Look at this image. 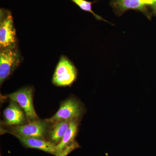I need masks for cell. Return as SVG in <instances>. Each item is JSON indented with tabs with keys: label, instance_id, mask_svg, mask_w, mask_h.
I'll return each mask as SVG.
<instances>
[{
	"label": "cell",
	"instance_id": "cell-1",
	"mask_svg": "<svg viewBox=\"0 0 156 156\" xmlns=\"http://www.w3.org/2000/svg\"><path fill=\"white\" fill-rule=\"evenodd\" d=\"M16 30L13 17L9 11H1L0 47L1 49L14 47L16 45Z\"/></svg>",
	"mask_w": 156,
	"mask_h": 156
},
{
	"label": "cell",
	"instance_id": "cell-9",
	"mask_svg": "<svg viewBox=\"0 0 156 156\" xmlns=\"http://www.w3.org/2000/svg\"><path fill=\"white\" fill-rule=\"evenodd\" d=\"M4 123L10 126H19L25 122V117L22 109L14 101H12L3 112Z\"/></svg>",
	"mask_w": 156,
	"mask_h": 156
},
{
	"label": "cell",
	"instance_id": "cell-15",
	"mask_svg": "<svg viewBox=\"0 0 156 156\" xmlns=\"http://www.w3.org/2000/svg\"><path fill=\"white\" fill-rule=\"evenodd\" d=\"M143 3L147 6H150L154 3L155 0H141Z\"/></svg>",
	"mask_w": 156,
	"mask_h": 156
},
{
	"label": "cell",
	"instance_id": "cell-3",
	"mask_svg": "<svg viewBox=\"0 0 156 156\" xmlns=\"http://www.w3.org/2000/svg\"><path fill=\"white\" fill-rule=\"evenodd\" d=\"M76 75V70L72 62L62 56L54 73L53 83L58 87L69 86L75 80Z\"/></svg>",
	"mask_w": 156,
	"mask_h": 156
},
{
	"label": "cell",
	"instance_id": "cell-13",
	"mask_svg": "<svg viewBox=\"0 0 156 156\" xmlns=\"http://www.w3.org/2000/svg\"><path fill=\"white\" fill-rule=\"evenodd\" d=\"M79 147V144L77 143L74 142L68 146L62 152L61 154L58 156H67L69 154Z\"/></svg>",
	"mask_w": 156,
	"mask_h": 156
},
{
	"label": "cell",
	"instance_id": "cell-8",
	"mask_svg": "<svg viewBox=\"0 0 156 156\" xmlns=\"http://www.w3.org/2000/svg\"><path fill=\"white\" fill-rule=\"evenodd\" d=\"M13 134L26 147L36 149L56 156H58L61 154L58 152L56 144L51 141H47L43 138L26 137L18 134Z\"/></svg>",
	"mask_w": 156,
	"mask_h": 156
},
{
	"label": "cell",
	"instance_id": "cell-5",
	"mask_svg": "<svg viewBox=\"0 0 156 156\" xmlns=\"http://www.w3.org/2000/svg\"><path fill=\"white\" fill-rule=\"evenodd\" d=\"M82 113V108L79 101L70 98L64 101L55 115L46 120L48 123H55L63 120L78 119Z\"/></svg>",
	"mask_w": 156,
	"mask_h": 156
},
{
	"label": "cell",
	"instance_id": "cell-10",
	"mask_svg": "<svg viewBox=\"0 0 156 156\" xmlns=\"http://www.w3.org/2000/svg\"><path fill=\"white\" fill-rule=\"evenodd\" d=\"M78 126V119H73L70 121L68 129L61 141L56 145L59 154H61L68 146L75 142V138L77 133Z\"/></svg>",
	"mask_w": 156,
	"mask_h": 156
},
{
	"label": "cell",
	"instance_id": "cell-11",
	"mask_svg": "<svg viewBox=\"0 0 156 156\" xmlns=\"http://www.w3.org/2000/svg\"><path fill=\"white\" fill-rule=\"evenodd\" d=\"M70 121L63 120L54 123V126L49 134L51 142L57 145L61 141L69 127Z\"/></svg>",
	"mask_w": 156,
	"mask_h": 156
},
{
	"label": "cell",
	"instance_id": "cell-14",
	"mask_svg": "<svg viewBox=\"0 0 156 156\" xmlns=\"http://www.w3.org/2000/svg\"><path fill=\"white\" fill-rule=\"evenodd\" d=\"M151 9L152 11L153 14H154L156 16V0L154 1V3L149 6Z\"/></svg>",
	"mask_w": 156,
	"mask_h": 156
},
{
	"label": "cell",
	"instance_id": "cell-6",
	"mask_svg": "<svg viewBox=\"0 0 156 156\" xmlns=\"http://www.w3.org/2000/svg\"><path fill=\"white\" fill-rule=\"evenodd\" d=\"M48 123L46 121L34 120L28 124L14 127L12 134L26 137L43 138L47 131Z\"/></svg>",
	"mask_w": 156,
	"mask_h": 156
},
{
	"label": "cell",
	"instance_id": "cell-12",
	"mask_svg": "<svg viewBox=\"0 0 156 156\" xmlns=\"http://www.w3.org/2000/svg\"><path fill=\"white\" fill-rule=\"evenodd\" d=\"M76 5H77L79 7L84 11H87L92 13L94 17L98 20H104L106 21L105 20L95 14V12L92 11V2H88L86 0H72Z\"/></svg>",
	"mask_w": 156,
	"mask_h": 156
},
{
	"label": "cell",
	"instance_id": "cell-2",
	"mask_svg": "<svg viewBox=\"0 0 156 156\" xmlns=\"http://www.w3.org/2000/svg\"><path fill=\"white\" fill-rule=\"evenodd\" d=\"M16 46L1 49L0 83L2 85L20 63L19 55Z\"/></svg>",
	"mask_w": 156,
	"mask_h": 156
},
{
	"label": "cell",
	"instance_id": "cell-7",
	"mask_svg": "<svg viewBox=\"0 0 156 156\" xmlns=\"http://www.w3.org/2000/svg\"><path fill=\"white\" fill-rule=\"evenodd\" d=\"M110 5L118 16H122L126 11L132 10L141 12L148 18L151 17L147 6L141 0H111Z\"/></svg>",
	"mask_w": 156,
	"mask_h": 156
},
{
	"label": "cell",
	"instance_id": "cell-4",
	"mask_svg": "<svg viewBox=\"0 0 156 156\" xmlns=\"http://www.w3.org/2000/svg\"><path fill=\"white\" fill-rule=\"evenodd\" d=\"M7 98L12 101L17 102L23 109L29 119L35 120L37 119L33 105V89L30 87H25L7 95Z\"/></svg>",
	"mask_w": 156,
	"mask_h": 156
}]
</instances>
